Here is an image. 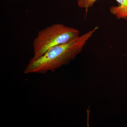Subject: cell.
I'll return each instance as SVG.
<instances>
[{
    "mask_svg": "<svg viewBox=\"0 0 127 127\" xmlns=\"http://www.w3.org/2000/svg\"><path fill=\"white\" fill-rule=\"evenodd\" d=\"M115 0L118 5L111 6L109 8V11L118 20L123 19L127 20V0Z\"/></svg>",
    "mask_w": 127,
    "mask_h": 127,
    "instance_id": "obj_3",
    "label": "cell"
},
{
    "mask_svg": "<svg viewBox=\"0 0 127 127\" xmlns=\"http://www.w3.org/2000/svg\"><path fill=\"white\" fill-rule=\"evenodd\" d=\"M99 26L94 28L68 43L53 47L37 58H32L23 71L25 74H45L67 65L82 50Z\"/></svg>",
    "mask_w": 127,
    "mask_h": 127,
    "instance_id": "obj_1",
    "label": "cell"
},
{
    "mask_svg": "<svg viewBox=\"0 0 127 127\" xmlns=\"http://www.w3.org/2000/svg\"><path fill=\"white\" fill-rule=\"evenodd\" d=\"M97 0H77V4L78 7L86 10L87 12L89 8L92 7Z\"/></svg>",
    "mask_w": 127,
    "mask_h": 127,
    "instance_id": "obj_4",
    "label": "cell"
},
{
    "mask_svg": "<svg viewBox=\"0 0 127 127\" xmlns=\"http://www.w3.org/2000/svg\"><path fill=\"white\" fill-rule=\"evenodd\" d=\"M79 30L61 23H56L39 31L33 41L35 59L40 57L53 47L68 43L79 36Z\"/></svg>",
    "mask_w": 127,
    "mask_h": 127,
    "instance_id": "obj_2",
    "label": "cell"
}]
</instances>
